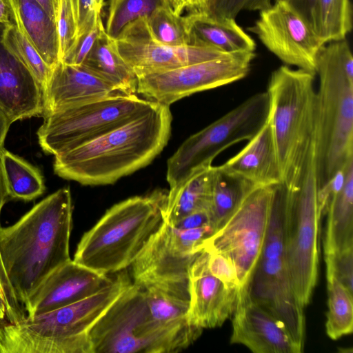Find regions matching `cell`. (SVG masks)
Returning <instances> with one entry per match:
<instances>
[{
	"label": "cell",
	"instance_id": "cell-1",
	"mask_svg": "<svg viewBox=\"0 0 353 353\" xmlns=\"http://www.w3.org/2000/svg\"><path fill=\"white\" fill-rule=\"evenodd\" d=\"M72 203L68 187L50 194L18 221L0 227V255L19 302L54 270L70 261Z\"/></svg>",
	"mask_w": 353,
	"mask_h": 353
},
{
	"label": "cell",
	"instance_id": "cell-2",
	"mask_svg": "<svg viewBox=\"0 0 353 353\" xmlns=\"http://www.w3.org/2000/svg\"><path fill=\"white\" fill-rule=\"evenodd\" d=\"M172 120L169 105L154 102L128 122L55 155L54 172L82 185L112 184L148 165L163 150Z\"/></svg>",
	"mask_w": 353,
	"mask_h": 353
},
{
	"label": "cell",
	"instance_id": "cell-3",
	"mask_svg": "<svg viewBox=\"0 0 353 353\" xmlns=\"http://www.w3.org/2000/svg\"><path fill=\"white\" fill-rule=\"evenodd\" d=\"M314 129L317 191L353 162V57L345 39L329 42L316 59Z\"/></svg>",
	"mask_w": 353,
	"mask_h": 353
},
{
	"label": "cell",
	"instance_id": "cell-4",
	"mask_svg": "<svg viewBox=\"0 0 353 353\" xmlns=\"http://www.w3.org/2000/svg\"><path fill=\"white\" fill-rule=\"evenodd\" d=\"M132 283L123 270L88 297L17 323H3L0 353H92L90 330Z\"/></svg>",
	"mask_w": 353,
	"mask_h": 353
},
{
	"label": "cell",
	"instance_id": "cell-5",
	"mask_svg": "<svg viewBox=\"0 0 353 353\" xmlns=\"http://www.w3.org/2000/svg\"><path fill=\"white\" fill-rule=\"evenodd\" d=\"M167 199L155 190L114 205L83 235L73 261L107 275L131 266L165 221Z\"/></svg>",
	"mask_w": 353,
	"mask_h": 353
},
{
	"label": "cell",
	"instance_id": "cell-6",
	"mask_svg": "<svg viewBox=\"0 0 353 353\" xmlns=\"http://www.w3.org/2000/svg\"><path fill=\"white\" fill-rule=\"evenodd\" d=\"M316 74L283 65L270 77L267 93L269 120L276 145L282 183L299 181L314 137Z\"/></svg>",
	"mask_w": 353,
	"mask_h": 353
},
{
	"label": "cell",
	"instance_id": "cell-7",
	"mask_svg": "<svg viewBox=\"0 0 353 353\" xmlns=\"http://www.w3.org/2000/svg\"><path fill=\"white\" fill-rule=\"evenodd\" d=\"M200 335L179 333L152 316L144 290L132 284L88 333L92 353H172L192 344Z\"/></svg>",
	"mask_w": 353,
	"mask_h": 353
},
{
	"label": "cell",
	"instance_id": "cell-8",
	"mask_svg": "<svg viewBox=\"0 0 353 353\" xmlns=\"http://www.w3.org/2000/svg\"><path fill=\"white\" fill-rule=\"evenodd\" d=\"M286 187L276 185L263 248L251 279V299L276 316L303 349V307L294 293L285 250Z\"/></svg>",
	"mask_w": 353,
	"mask_h": 353
},
{
	"label": "cell",
	"instance_id": "cell-9",
	"mask_svg": "<svg viewBox=\"0 0 353 353\" xmlns=\"http://www.w3.org/2000/svg\"><path fill=\"white\" fill-rule=\"evenodd\" d=\"M321 216L317 201L314 139L299 181L292 188L286 187L285 250L292 287L303 308L311 301L318 279Z\"/></svg>",
	"mask_w": 353,
	"mask_h": 353
},
{
	"label": "cell",
	"instance_id": "cell-10",
	"mask_svg": "<svg viewBox=\"0 0 353 353\" xmlns=\"http://www.w3.org/2000/svg\"><path fill=\"white\" fill-rule=\"evenodd\" d=\"M269 113L267 92H258L188 137L168 160L169 191L176 190L197 170L212 165L216 157L227 148L250 140L266 122Z\"/></svg>",
	"mask_w": 353,
	"mask_h": 353
},
{
	"label": "cell",
	"instance_id": "cell-11",
	"mask_svg": "<svg viewBox=\"0 0 353 353\" xmlns=\"http://www.w3.org/2000/svg\"><path fill=\"white\" fill-rule=\"evenodd\" d=\"M137 94H118L47 114L37 134L43 151L57 155L134 119L154 103Z\"/></svg>",
	"mask_w": 353,
	"mask_h": 353
},
{
	"label": "cell",
	"instance_id": "cell-12",
	"mask_svg": "<svg viewBox=\"0 0 353 353\" xmlns=\"http://www.w3.org/2000/svg\"><path fill=\"white\" fill-rule=\"evenodd\" d=\"M276 186L254 187L203 243V249L219 252L234 264L239 294L248 292L265 238Z\"/></svg>",
	"mask_w": 353,
	"mask_h": 353
},
{
	"label": "cell",
	"instance_id": "cell-13",
	"mask_svg": "<svg viewBox=\"0 0 353 353\" xmlns=\"http://www.w3.org/2000/svg\"><path fill=\"white\" fill-rule=\"evenodd\" d=\"M255 52H241L172 70L138 76L137 93L169 105L192 94L226 85L250 72Z\"/></svg>",
	"mask_w": 353,
	"mask_h": 353
},
{
	"label": "cell",
	"instance_id": "cell-14",
	"mask_svg": "<svg viewBox=\"0 0 353 353\" xmlns=\"http://www.w3.org/2000/svg\"><path fill=\"white\" fill-rule=\"evenodd\" d=\"M247 30L285 65L316 74V57L325 43L285 2L274 1L259 11V18Z\"/></svg>",
	"mask_w": 353,
	"mask_h": 353
},
{
	"label": "cell",
	"instance_id": "cell-15",
	"mask_svg": "<svg viewBox=\"0 0 353 353\" xmlns=\"http://www.w3.org/2000/svg\"><path fill=\"white\" fill-rule=\"evenodd\" d=\"M185 250L164 222L132 264L134 283L189 303V273L199 254Z\"/></svg>",
	"mask_w": 353,
	"mask_h": 353
},
{
	"label": "cell",
	"instance_id": "cell-16",
	"mask_svg": "<svg viewBox=\"0 0 353 353\" xmlns=\"http://www.w3.org/2000/svg\"><path fill=\"white\" fill-rule=\"evenodd\" d=\"M114 41L119 54L137 77L230 54L193 45L172 46L158 43L148 34L146 17L128 23Z\"/></svg>",
	"mask_w": 353,
	"mask_h": 353
},
{
	"label": "cell",
	"instance_id": "cell-17",
	"mask_svg": "<svg viewBox=\"0 0 353 353\" xmlns=\"http://www.w3.org/2000/svg\"><path fill=\"white\" fill-rule=\"evenodd\" d=\"M103 274L70 260L52 272L23 304L34 316L88 297L113 281Z\"/></svg>",
	"mask_w": 353,
	"mask_h": 353
},
{
	"label": "cell",
	"instance_id": "cell-18",
	"mask_svg": "<svg viewBox=\"0 0 353 353\" xmlns=\"http://www.w3.org/2000/svg\"><path fill=\"white\" fill-rule=\"evenodd\" d=\"M232 317V343L243 345L254 353L303 352L281 322L253 301L248 292L239 295Z\"/></svg>",
	"mask_w": 353,
	"mask_h": 353
},
{
	"label": "cell",
	"instance_id": "cell-19",
	"mask_svg": "<svg viewBox=\"0 0 353 353\" xmlns=\"http://www.w3.org/2000/svg\"><path fill=\"white\" fill-rule=\"evenodd\" d=\"M188 319L201 329L221 326L235 310L239 292L214 276L208 268V252L203 249L189 273Z\"/></svg>",
	"mask_w": 353,
	"mask_h": 353
},
{
	"label": "cell",
	"instance_id": "cell-20",
	"mask_svg": "<svg viewBox=\"0 0 353 353\" xmlns=\"http://www.w3.org/2000/svg\"><path fill=\"white\" fill-rule=\"evenodd\" d=\"M118 94H125L83 66L59 62L43 90L42 116Z\"/></svg>",
	"mask_w": 353,
	"mask_h": 353
},
{
	"label": "cell",
	"instance_id": "cell-21",
	"mask_svg": "<svg viewBox=\"0 0 353 353\" xmlns=\"http://www.w3.org/2000/svg\"><path fill=\"white\" fill-rule=\"evenodd\" d=\"M3 25H0V108L13 123L42 116L43 90L27 67L1 41Z\"/></svg>",
	"mask_w": 353,
	"mask_h": 353
},
{
	"label": "cell",
	"instance_id": "cell-22",
	"mask_svg": "<svg viewBox=\"0 0 353 353\" xmlns=\"http://www.w3.org/2000/svg\"><path fill=\"white\" fill-rule=\"evenodd\" d=\"M221 167L255 186L282 183L276 145L269 117L258 132L236 154Z\"/></svg>",
	"mask_w": 353,
	"mask_h": 353
},
{
	"label": "cell",
	"instance_id": "cell-23",
	"mask_svg": "<svg viewBox=\"0 0 353 353\" xmlns=\"http://www.w3.org/2000/svg\"><path fill=\"white\" fill-rule=\"evenodd\" d=\"M185 18L190 45L210 48L225 54L255 51L254 40L234 18L203 10L190 12Z\"/></svg>",
	"mask_w": 353,
	"mask_h": 353
},
{
	"label": "cell",
	"instance_id": "cell-24",
	"mask_svg": "<svg viewBox=\"0 0 353 353\" xmlns=\"http://www.w3.org/2000/svg\"><path fill=\"white\" fill-rule=\"evenodd\" d=\"M12 21L44 61L53 68L59 61L56 22L36 0H8Z\"/></svg>",
	"mask_w": 353,
	"mask_h": 353
},
{
	"label": "cell",
	"instance_id": "cell-25",
	"mask_svg": "<svg viewBox=\"0 0 353 353\" xmlns=\"http://www.w3.org/2000/svg\"><path fill=\"white\" fill-rule=\"evenodd\" d=\"M82 66L125 94L137 93L138 77L119 54L114 39L104 30Z\"/></svg>",
	"mask_w": 353,
	"mask_h": 353
},
{
	"label": "cell",
	"instance_id": "cell-26",
	"mask_svg": "<svg viewBox=\"0 0 353 353\" xmlns=\"http://www.w3.org/2000/svg\"><path fill=\"white\" fill-rule=\"evenodd\" d=\"M325 213L324 254L353 246V163L347 169L342 185L328 201Z\"/></svg>",
	"mask_w": 353,
	"mask_h": 353
},
{
	"label": "cell",
	"instance_id": "cell-27",
	"mask_svg": "<svg viewBox=\"0 0 353 353\" xmlns=\"http://www.w3.org/2000/svg\"><path fill=\"white\" fill-rule=\"evenodd\" d=\"M254 187L250 181L224 170L221 165L213 166L208 212L214 232Z\"/></svg>",
	"mask_w": 353,
	"mask_h": 353
},
{
	"label": "cell",
	"instance_id": "cell-28",
	"mask_svg": "<svg viewBox=\"0 0 353 353\" xmlns=\"http://www.w3.org/2000/svg\"><path fill=\"white\" fill-rule=\"evenodd\" d=\"M212 165L190 175L179 188L168 192L165 222L172 225L182 217L209 205Z\"/></svg>",
	"mask_w": 353,
	"mask_h": 353
},
{
	"label": "cell",
	"instance_id": "cell-29",
	"mask_svg": "<svg viewBox=\"0 0 353 353\" xmlns=\"http://www.w3.org/2000/svg\"><path fill=\"white\" fill-rule=\"evenodd\" d=\"M0 166L8 196L29 201L44 192L40 170L3 147L0 149Z\"/></svg>",
	"mask_w": 353,
	"mask_h": 353
},
{
	"label": "cell",
	"instance_id": "cell-30",
	"mask_svg": "<svg viewBox=\"0 0 353 353\" xmlns=\"http://www.w3.org/2000/svg\"><path fill=\"white\" fill-rule=\"evenodd\" d=\"M313 29L325 43L345 39L352 29L350 0H317Z\"/></svg>",
	"mask_w": 353,
	"mask_h": 353
},
{
	"label": "cell",
	"instance_id": "cell-31",
	"mask_svg": "<svg viewBox=\"0 0 353 353\" xmlns=\"http://www.w3.org/2000/svg\"><path fill=\"white\" fill-rule=\"evenodd\" d=\"M143 290L150 312L160 325L175 332L201 334L203 329L188 322L189 303L154 289Z\"/></svg>",
	"mask_w": 353,
	"mask_h": 353
},
{
	"label": "cell",
	"instance_id": "cell-32",
	"mask_svg": "<svg viewBox=\"0 0 353 353\" xmlns=\"http://www.w3.org/2000/svg\"><path fill=\"white\" fill-rule=\"evenodd\" d=\"M327 312L325 330L327 336L337 340L353 330V294L334 276L326 275Z\"/></svg>",
	"mask_w": 353,
	"mask_h": 353
},
{
	"label": "cell",
	"instance_id": "cell-33",
	"mask_svg": "<svg viewBox=\"0 0 353 353\" xmlns=\"http://www.w3.org/2000/svg\"><path fill=\"white\" fill-rule=\"evenodd\" d=\"M1 41L8 51L27 67L43 90L50 77L52 68L44 61L13 21L3 26Z\"/></svg>",
	"mask_w": 353,
	"mask_h": 353
},
{
	"label": "cell",
	"instance_id": "cell-34",
	"mask_svg": "<svg viewBox=\"0 0 353 353\" xmlns=\"http://www.w3.org/2000/svg\"><path fill=\"white\" fill-rule=\"evenodd\" d=\"M146 29L154 41L172 46L190 45L185 16L175 14L168 6L159 7L146 17Z\"/></svg>",
	"mask_w": 353,
	"mask_h": 353
},
{
	"label": "cell",
	"instance_id": "cell-35",
	"mask_svg": "<svg viewBox=\"0 0 353 353\" xmlns=\"http://www.w3.org/2000/svg\"><path fill=\"white\" fill-rule=\"evenodd\" d=\"M163 6H168L165 0H110L105 30L115 39L128 23L149 17Z\"/></svg>",
	"mask_w": 353,
	"mask_h": 353
},
{
	"label": "cell",
	"instance_id": "cell-36",
	"mask_svg": "<svg viewBox=\"0 0 353 353\" xmlns=\"http://www.w3.org/2000/svg\"><path fill=\"white\" fill-rule=\"evenodd\" d=\"M57 26L61 61L77 41V25L71 0H59Z\"/></svg>",
	"mask_w": 353,
	"mask_h": 353
},
{
	"label": "cell",
	"instance_id": "cell-37",
	"mask_svg": "<svg viewBox=\"0 0 353 353\" xmlns=\"http://www.w3.org/2000/svg\"><path fill=\"white\" fill-rule=\"evenodd\" d=\"M326 275L334 276L353 294V246L325 254Z\"/></svg>",
	"mask_w": 353,
	"mask_h": 353
},
{
	"label": "cell",
	"instance_id": "cell-38",
	"mask_svg": "<svg viewBox=\"0 0 353 353\" xmlns=\"http://www.w3.org/2000/svg\"><path fill=\"white\" fill-rule=\"evenodd\" d=\"M272 3V0H209L199 10L235 19L242 11H261Z\"/></svg>",
	"mask_w": 353,
	"mask_h": 353
},
{
	"label": "cell",
	"instance_id": "cell-39",
	"mask_svg": "<svg viewBox=\"0 0 353 353\" xmlns=\"http://www.w3.org/2000/svg\"><path fill=\"white\" fill-rule=\"evenodd\" d=\"M104 30V24L101 17H100L91 28L79 38L72 48L60 62L69 65H81L97 39Z\"/></svg>",
	"mask_w": 353,
	"mask_h": 353
},
{
	"label": "cell",
	"instance_id": "cell-40",
	"mask_svg": "<svg viewBox=\"0 0 353 353\" xmlns=\"http://www.w3.org/2000/svg\"><path fill=\"white\" fill-rule=\"evenodd\" d=\"M205 250L208 252V268L210 272L228 287L239 292L237 273L232 261L219 252Z\"/></svg>",
	"mask_w": 353,
	"mask_h": 353
},
{
	"label": "cell",
	"instance_id": "cell-41",
	"mask_svg": "<svg viewBox=\"0 0 353 353\" xmlns=\"http://www.w3.org/2000/svg\"><path fill=\"white\" fill-rule=\"evenodd\" d=\"M8 192L0 166V215L3 206L6 202ZM0 282L5 292L6 302L8 306L14 307L18 300L8 279L0 255Z\"/></svg>",
	"mask_w": 353,
	"mask_h": 353
},
{
	"label": "cell",
	"instance_id": "cell-42",
	"mask_svg": "<svg viewBox=\"0 0 353 353\" xmlns=\"http://www.w3.org/2000/svg\"><path fill=\"white\" fill-rule=\"evenodd\" d=\"M208 225H210L208 210H201L182 217L172 225L178 229H191Z\"/></svg>",
	"mask_w": 353,
	"mask_h": 353
},
{
	"label": "cell",
	"instance_id": "cell-43",
	"mask_svg": "<svg viewBox=\"0 0 353 353\" xmlns=\"http://www.w3.org/2000/svg\"><path fill=\"white\" fill-rule=\"evenodd\" d=\"M288 3L312 28L317 0H274Z\"/></svg>",
	"mask_w": 353,
	"mask_h": 353
},
{
	"label": "cell",
	"instance_id": "cell-44",
	"mask_svg": "<svg viewBox=\"0 0 353 353\" xmlns=\"http://www.w3.org/2000/svg\"><path fill=\"white\" fill-rule=\"evenodd\" d=\"M12 123L11 120L0 108V149L3 147L7 133Z\"/></svg>",
	"mask_w": 353,
	"mask_h": 353
},
{
	"label": "cell",
	"instance_id": "cell-45",
	"mask_svg": "<svg viewBox=\"0 0 353 353\" xmlns=\"http://www.w3.org/2000/svg\"><path fill=\"white\" fill-rule=\"evenodd\" d=\"M56 22L59 8V0H36Z\"/></svg>",
	"mask_w": 353,
	"mask_h": 353
},
{
	"label": "cell",
	"instance_id": "cell-46",
	"mask_svg": "<svg viewBox=\"0 0 353 353\" xmlns=\"http://www.w3.org/2000/svg\"><path fill=\"white\" fill-rule=\"evenodd\" d=\"M12 22V12L8 0H0V25L6 26Z\"/></svg>",
	"mask_w": 353,
	"mask_h": 353
},
{
	"label": "cell",
	"instance_id": "cell-47",
	"mask_svg": "<svg viewBox=\"0 0 353 353\" xmlns=\"http://www.w3.org/2000/svg\"><path fill=\"white\" fill-rule=\"evenodd\" d=\"M7 302L6 294L3 286L0 282V321L5 323L6 321Z\"/></svg>",
	"mask_w": 353,
	"mask_h": 353
},
{
	"label": "cell",
	"instance_id": "cell-48",
	"mask_svg": "<svg viewBox=\"0 0 353 353\" xmlns=\"http://www.w3.org/2000/svg\"><path fill=\"white\" fill-rule=\"evenodd\" d=\"M209 0H184L185 10L190 12L201 10Z\"/></svg>",
	"mask_w": 353,
	"mask_h": 353
},
{
	"label": "cell",
	"instance_id": "cell-49",
	"mask_svg": "<svg viewBox=\"0 0 353 353\" xmlns=\"http://www.w3.org/2000/svg\"><path fill=\"white\" fill-rule=\"evenodd\" d=\"M174 13L181 14L184 10V0H165Z\"/></svg>",
	"mask_w": 353,
	"mask_h": 353
}]
</instances>
